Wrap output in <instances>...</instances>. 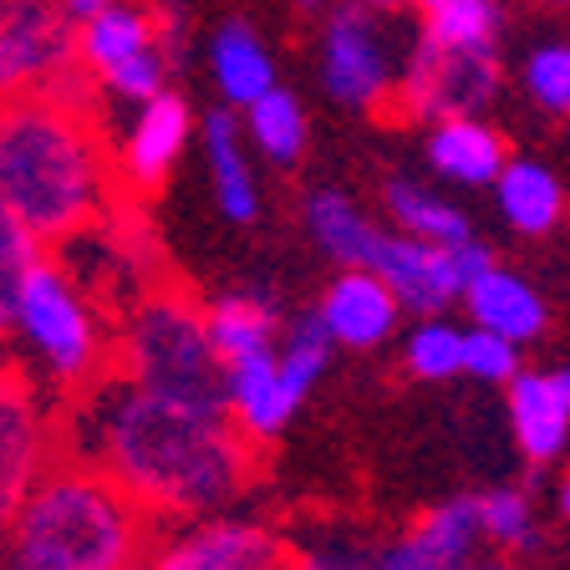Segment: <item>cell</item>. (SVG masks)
Listing matches in <instances>:
<instances>
[{
    "instance_id": "cell-2",
    "label": "cell",
    "mask_w": 570,
    "mask_h": 570,
    "mask_svg": "<svg viewBox=\"0 0 570 570\" xmlns=\"http://www.w3.org/2000/svg\"><path fill=\"white\" fill-rule=\"evenodd\" d=\"M0 204L41 245H71L112 214L118 158H107L92 92L0 97Z\"/></svg>"
},
{
    "instance_id": "cell-39",
    "label": "cell",
    "mask_w": 570,
    "mask_h": 570,
    "mask_svg": "<svg viewBox=\"0 0 570 570\" xmlns=\"http://www.w3.org/2000/svg\"><path fill=\"white\" fill-rule=\"evenodd\" d=\"M417 11H433V6H443V0H413Z\"/></svg>"
},
{
    "instance_id": "cell-37",
    "label": "cell",
    "mask_w": 570,
    "mask_h": 570,
    "mask_svg": "<svg viewBox=\"0 0 570 570\" xmlns=\"http://www.w3.org/2000/svg\"><path fill=\"white\" fill-rule=\"evenodd\" d=\"M367 11H397V6H413V0H362Z\"/></svg>"
},
{
    "instance_id": "cell-29",
    "label": "cell",
    "mask_w": 570,
    "mask_h": 570,
    "mask_svg": "<svg viewBox=\"0 0 570 570\" xmlns=\"http://www.w3.org/2000/svg\"><path fill=\"white\" fill-rule=\"evenodd\" d=\"M332 352H336V342H332V332L321 326L316 311L291 321V326H285V336H281V346H275L285 382H291L301 397H306V392L321 382V372L332 367Z\"/></svg>"
},
{
    "instance_id": "cell-34",
    "label": "cell",
    "mask_w": 570,
    "mask_h": 570,
    "mask_svg": "<svg viewBox=\"0 0 570 570\" xmlns=\"http://www.w3.org/2000/svg\"><path fill=\"white\" fill-rule=\"evenodd\" d=\"M291 570H377V550L352 534H326L311 546H291Z\"/></svg>"
},
{
    "instance_id": "cell-1",
    "label": "cell",
    "mask_w": 570,
    "mask_h": 570,
    "mask_svg": "<svg viewBox=\"0 0 570 570\" xmlns=\"http://www.w3.org/2000/svg\"><path fill=\"white\" fill-rule=\"evenodd\" d=\"M61 449L102 469L158 524L225 514L255 479V443L225 403L168 397L118 367L61 407Z\"/></svg>"
},
{
    "instance_id": "cell-3",
    "label": "cell",
    "mask_w": 570,
    "mask_h": 570,
    "mask_svg": "<svg viewBox=\"0 0 570 570\" xmlns=\"http://www.w3.org/2000/svg\"><path fill=\"white\" fill-rule=\"evenodd\" d=\"M154 530L102 469L61 449L0 534V570H122L154 556Z\"/></svg>"
},
{
    "instance_id": "cell-43",
    "label": "cell",
    "mask_w": 570,
    "mask_h": 570,
    "mask_svg": "<svg viewBox=\"0 0 570 570\" xmlns=\"http://www.w3.org/2000/svg\"><path fill=\"white\" fill-rule=\"evenodd\" d=\"M306 6H316V0H306Z\"/></svg>"
},
{
    "instance_id": "cell-23",
    "label": "cell",
    "mask_w": 570,
    "mask_h": 570,
    "mask_svg": "<svg viewBox=\"0 0 570 570\" xmlns=\"http://www.w3.org/2000/svg\"><path fill=\"white\" fill-rule=\"evenodd\" d=\"M154 36H158L154 21H148L138 6L112 0L107 11H97L92 21H82V31H77V51H82V67L102 82L107 71H118L122 61L154 51Z\"/></svg>"
},
{
    "instance_id": "cell-24",
    "label": "cell",
    "mask_w": 570,
    "mask_h": 570,
    "mask_svg": "<svg viewBox=\"0 0 570 570\" xmlns=\"http://www.w3.org/2000/svg\"><path fill=\"white\" fill-rule=\"evenodd\" d=\"M209 67H214V82H219V92H225L235 107L261 102V97L275 87L271 51H265V41L249 31L245 21H229L225 31L214 36Z\"/></svg>"
},
{
    "instance_id": "cell-9",
    "label": "cell",
    "mask_w": 570,
    "mask_h": 570,
    "mask_svg": "<svg viewBox=\"0 0 570 570\" xmlns=\"http://www.w3.org/2000/svg\"><path fill=\"white\" fill-rule=\"evenodd\" d=\"M154 570H291V546L245 514H204L174 524L154 546Z\"/></svg>"
},
{
    "instance_id": "cell-38",
    "label": "cell",
    "mask_w": 570,
    "mask_h": 570,
    "mask_svg": "<svg viewBox=\"0 0 570 570\" xmlns=\"http://www.w3.org/2000/svg\"><path fill=\"white\" fill-rule=\"evenodd\" d=\"M474 570H514L510 560H474Z\"/></svg>"
},
{
    "instance_id": "cell-5",
    "label": "cell",
    "mask_w": 570,
    "mask_h": 570,
    "mask_svg": "<svg viewBox=\"0 0 570 570\" xmlns=\"http://www.w3.org/2000/svg\"><path fill=\"white\" fill-rule=\"evenodd\" d=\"M112 367L168 397L225 403V362L209 342L204 306L178 285H148L128 301Z\"/></svg>"
},
{
    "instance_id": "cell-8",
    "label": "cell",
    "mask_w": 570,
    "mask_h": 570,
    "mask_svg": "<svg viewBox=\"0 0 570 570\" xmlns=\"http://www.w3.org/2000/svg\"><path fill=\"white\" fill-rule=\"evenodd\" d=\"M82 67L77 21L61 0H11L0 16V97H21L61 82Z\"/></svg>"
},
{
    "instance_id": "cell-17",
    "label": "cell",
    "mask_w": 570,
    "mask_h": 570,
    "mask_svg": "<svg viewBox=\"0 0 570 570\" xmlns=\"http://www.w3.org/2000/svg\"><path fill=\"white\" fill-rule=\"evenodd\" d=\"M463 306H469V321H474V326L510 336V342H520V346L534 342V336L546 332V321H550L546 296H540L524 275L499 271V265H489L479 281H469Z\"/></svg>"
},
{
    "instance_id": "cell-4",
    "label": "cell",
    "mask_w": 570,
    "mask_h": 570,
    "mask_svg": "<svg viewBox=\"0 0 570 570\" xmlns=\"http://www.w3.org/2000/svg\"><path fill=\"white\" fill-rule=\"evenodd\" d=\"M6 342H16V356L57 392L61 407L82 397L87 387H97L118 362V332L107 326L102 306L51 255H41L21 281Z\"/></svg>"
},
{
    "instance_id": "cell-12",
    "label": "cell",
    "mask_w": 570,
    "mask_h": 570,
    "mask_svg": "<svg viewBox=\"0 0 570 570\" xmlns=\"http://www.w3.org/2000/svg\"><path fill=\"white\" fill-rule=\"evenodd\" d=\"M189 102L174 92H158L148 102H138V118H132L128 138H122L118 154V184L132 194V199H148L168 184L184 142H189Z\"/></svg>"
},
{
    "instance_id": "cell-42",
    "label": "cell",
    "mask_w": 570,
    "mask_h": 570,
    "mask_svg": "<svg viewBox=\"0 0 570 570\" xmlns=\"http://www.w3.org/2000/svg\"><path fill=\"white\" fill-rule=\"evenodd\" d=\"M550 6H570V0H550Z\"/></svg>"
},
{
    "instance_id": "cell-10",
    "label": "cell",
    "mask_w": 570,
    "mask_h": 570,
    "mask_svg": "<svg viewBox=\"0 0 570 570\" xmlns=\"http://www.w3.org/2000/svg\"><path fill=\"white\" fill-rule=\"evenodd\" d=\"M321 87L346 107H367L377 112L387 97H397L387 67L382 31L372 26L367 11H336L321 36Z\"/></svg>"
},
{
    "instance_id": "cell-19",
    "label": "cell",
    "mask_w": 570,
    "mask_h": 570,
    "mask_svg": "<svg viewBox=\"0 0 570 570\" xmlns=\"http://www.w3.org/2000/svg\"><path fill=\"white\" fill-rule=\"evenodd\" d=\"M209 321V342L219 352V362H249V356H265L281 346V316H275V301L261 291H229V296H214L204 306Z\"/></svg>"
},
{
    "instance_id": "cell-7",
    "label": "cell",
    "mask_w": 570,
    "mask_h": 570,
    "mask_svg": "<svg viewBox=\"0 0 570 570\" xmlns=\"http://www.w3.org/2000/svg\"><path fill=\"white\" fill-rule=\"evenodd\" d=\"M499 92V47H439L417 36L413 57L403 67L397 107L417 122L474 118Z\"/></svg>"
},
{
    "instance_id": "cell-26",
    "label": "cell",
    "mask_w": 570,
    "mask_h": 570,
    "mask_svg": "<svg viewBox=\"0 0 570 570\" xmlns=\"http://www.w3.org/2000/svg\"><path fill=\"white\" fill-rule=\"evenodd\" d=\"M245 132L271 164H296L306 148V112L285 87H271L261 102L245 107Z\"/></svg>"
},
{
    "instance_id": "cell-31",
    "label": "cell",
    "mask_w": 570,
    "mask_h": 570,
    "mask_svg": "<svg viewBox=\"0 0 570 570\" xmlns=\"http://www.w3.org/2000/svg\"><path fill=\"white\" fill-rule=\"evenodd\" d=\"M479 504V530H484L489 546L499 550H530L540 540V524H534V504L524 489H489L474 494Z\"/></svg>"
},
{
    "instance_id": "cell-13",
    "label": "cell",
    "mask_w": 570,
    "mask_h": 570,
    "mask_svg": "<svg viewBox=\"0 0 570 570\" xmlns=\"http://www.w3.org/2000/svg\"><path fill=\"white\" fill-rule=\"evenodd\" d=\"M372 271L397 291L403 311H417V316H443L469 291L459 261H453V245H428V239H413V235L382 239Z\"/></svg>"
},
{
    "instance_id": "cell-22",
    "label": "cell",
    "mask_w": 570,
    "mask_h": 570,
    "mask_svg": "<svg viewBox=\"0 0 570 570\" xmlns=\"http://www.w3.org/2000/svg\"><path fill=\"white\" fill-rule=\"evenodd\" d=\"M494 194H499V214H504L510 229H520V235H546V229L560 225V214H566L560 178L550 174L546 164H534V158H510L494 184Z\"/></svg>"
},
{
    "instance_id": "cell-6",
    "label": "cell",
    "mask_w": 570,
    "mask_h": 570,
    "mask_svg": "<svg viewBox=\"0 0 570 570\" xmlns=\"http://www.w3.org/2000/svg\"><path fill=\"white\" fill-rule=\"evenodd\" d=\"M61 459V397L0 342V534Z\"/></svg>"
},
{
    "instance_id": "cell-32",
    "label": "cell",
    "mask_w": 570,
    "mask_h": 570,
    "mask_svg": "<svg viewBox=\"0 0 570 570\" xmlns=\"http://www.w3.org/2000/svg\"><path fill=\"white\" fill-rule=\"evenodd\" d=\"M463 377L474 382H494V387H510L520 377V342L484 326H469L463 332Z\"/></svg>"
},
{
    "instance_id": "cell-28",
    "label": "cell",
    "mask_w": 570,
    "mask_h": 570,
    "mask_svg": "<svg viewBox=\"0 0 570 570\" xmlns=\"http://www.w3.org/2000/svg\"><path fill=\"white\" fill-rule=\"evenodd\" d=\"M499 0H443L423 11V36L439 47H499Z\"/></svg>"
},
{
    "instance_id": "cell-11",
    "label": "cell",
    "mask_w": 570,
    "mask_h": 570,
    "mask_svg": "<svg viewBox=\"0 0 570 570\" xmlns=\"http://www.w3.org/2000/svg\"><path fill=\"white\" fill-rule=\"evenodd\" d=\"M479 504L474 494L443 499L428 514H417L392 546L377 550V570H474L479 556Z\"/></svg>"
},
{
    "instance_id": "cell-15",
    "label": "cell",
    "mask_w": 570,
    "mask_h": 570,
    "mask_svg": "<svg viewBox=\"0 0 570 570\" xmlns=\"http://www.w3.org/2000/svg\"><path fill=\"white\" fill-rule=\"evenodd\" d=\"M316 316H321V326L332 332L336 346H346V352H372V346H382L397 332L403 301H397V291H392L377 271H342L326 285Z\"/></svg>"
},
{
    "instance_id": "cell-25",
    "label": "cell",
    "mask_w": 570,
    "mask_h": 570,
    "mask_svg": "<svg viewBox=\"0 0 570 570\" xmlns=\"http://www.w3.org/2000/svg\"><path fill=\"white\" fill-rule=\"evenodd\" d=\"M382 199H387V214L397 219V235L428 239V245H463V239H474L463 209H453L449 199H439V194L423 189V184L397 178V184H387Z\"/></svg>"
},
{
    "instance_id": "cell-16",
    "label": "cell",
    "mask_w": 570,
    "mask_h": 570,
    "mask_svg": "<svg viewBox=\"0 0 570 570\" xmlns=\"http://www.w3.org/2000/svg\"><path fill=\"white\" fill-rule=\"evenodd\" d=\"M301 397L281 372V356H249V362H229L225 367V413L235 417V428L245 433L255 449L275 443L291 428V417L301 413Z\"/></svg>"
},
{
    "instance_id": "cell-40",
    "label": "cell",
    "mask_w": 570,
    "mask_h": 570,
    "mask_svg": "<svg viewBox=\"0 0 570 570\" xmlns=\"http://www.w3.org/2000/svg\"><path fill=\"white\" fill-rule=\"evenodd\" d=\"M122 570H154V560H138V566H122Z\"/></svg>"
},
{
    "instance_id": "cell-21",
    "label": "cell",
    "mask_w": 570,
    "mask_h": 570,
    "mask_svg": "<svg viewBox=\"0 0 570 570\" xmlns=\"http://www.w3.org/2000/svg\"><path fill=\"white\" fill-rule=\"evenodd\" d=\"M204 164H209L214 199H219L225 219L249 225V219L261 214V189H255V168H249L239 122L229 118V112H209V118H204Z\"/></svg>"
},
{
    "instance_id": "cell-14",
    "label": "cell",
    "mask_w": 570,
    "mask_h": 570,
    "mask_svg": "<svg viewBox=\"0 0 570 570\" xmlns=\"http://www.w3.org/2000/svg\"><path fill=\"white\" fill-rule=\"evenodd\" d=\"M514 443L530 463L570 453V367H520L504 387Z\"/></svg>"
},
{
    "instance_id": "cell-27",
    "label": "cell",
    "mask_w": 570,
    "mask_h": 570,
    "mask_svg": "<svg viewBox=\"0 0 570 570\" xmlns=\"http://www.w3.org/2000/svg\"><path fill=\"white\" fill-rule=\"evenodd\" d=\"M463 332L449 316H423L403 342V362L413 377L423 382H443V377H463Z\"/></svg>"
},
{
    "instance_id": "cell-41",
    "label": "cell",
    "mask_w": 570,
    "mask_h": 570,
    "mask_svg": "<svg viewBox=\"0 0 570 570\" xmlns=\"http://www.w3.org/2000/svg\"><path fill=\"white\" fill-rule=\"evenodd\" d=\"M6 6H11V0H0V16H6Z\"/></svg>"
},
{
    "instance_id": "cell-36",
    "label": "cell",
    "mask_w": 570,
    "mask_h": 570,
    "mask_svg": "<svg viewBox=\"0 0 570 570\" xmlns=\"http://www.w3.org/2000/svg\"><path fill=\"white\" fill-rule=\"evenodd\" d=\"M556 504H560V514H566V520H570V474L560 479V489H556Z\"/></svg>"
},
{
    "instance_id": "cell-30",
    "label": "cell",
    "mask_w": 570,
    "mask_h": 570,
    "mask_svg": "<svg viewBox=\"0 0 570 570\" xmlns=\"http://www.w3.org/2000/svg\"><path fill=\"white\" fill-rule=\"evenodd\" d=\"M47 255V245L31 235V229L16 219L6 204H0V342L11 336V316H16V296H21V281L31 275V265Z\"/></svg>"
},
{
    "instance_id": "cell-20",
    "label": "cell",
    "mask_w": 570,
    "mask_h": 570,
    "mask_svg": "<svg viewBox=\"0 0 570 570\" xmlns=\"http://www.w3.org/2000/svg\"><path fill=\"white\" fill-rule=\"evenodd\" d=\"M306 229L342 271H372L382 249V229L372 225L367 214L356 209V199H346L342 189H316L306 199Z\"/></svg>"
},
{
    "instance_id": "cell-35",
    "label": "cell",
    "mask_w": 570,
    "mask_h": 570,
    "mask_svg": "<svg viewBox=\"0 0 570 570\" xmlns=\"http://www.w3.org/2000/svg\"><path fill=\"white\" fill-rule=\"evenodd\" d=\"M107 6H112V0H61V11H67L77 26H82V21H92L97 11H107Z\"/></svg>"
},
{
    "instance_id": "cell-33",
    "label": "cell",
    "mask_w": 570,
    "mask_h": 570,
    "mask_svg": "<svg viewBox=\"0 0 570 570\" xmlns=\"http://www.w3.org/2000/svg\"><path fill=\"white\" fill-rule=\"evenodd\" d=\"M524 87L546 112L570 118V41H550L524 61Z\"/></svg>"
},
{
    "instance_id": "cell-18",
    "label": "cell",
    "mask_w": 570,
    "mask_h": 570,
    "mask_svg": "<svg viewBox=\"0 0 570 570\" xmlns=\"http://www.w3.org/2000/svg\"><path fill=\"white\" fill-rule=\"evenodd\" d=\"M428 164L433 174L449 178V184H463V189H484V184H499L510 154H504V138H499L489 122L479 118H449L433 122V138H428Z\"/></svg>"
}]
</instances>
